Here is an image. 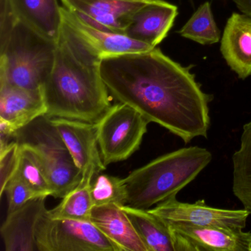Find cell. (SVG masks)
<instances>
[{
  "label": "cell",
  "instance_id": "cell-1",
  "mask_svg": "<svg viewBox=\"0 0 251 251\" xmlns=\"http://www.w3.org/2000/svg\"><path fill=\"white\" fill-rule=\"evenodd\" d=\"M155 48L146 52L106 57L102 80L110 95L189 143L207 137L211 95L202 92L190 72Z\"/></svg>",
  "mask_w": 251,
  "mask_h": 251
},
{
  "label": "cell",
  "instance_id": "cell-2",
  "mask_svg": "<svg viewBox=\"0 0 251 251\" xmlns=\"http://www.w3.org/2000/svg\"><path fill=\"white\" fill-rule=\"evenodd\" d=\"M55 45L53 67L42 88L46 115L96 124L111 107L102 57L64 22Z\"/></svg>",
  "mask_w": 251,
  "mask_h": 251
},
{
  "label": "cell",
  "instance_id": "cell-3",
  "mask_svg": "<svg viewBox=\"0 0 251 251\" xmlns=\"http://www.w3.org/2000/svg\"><path fill=\"white\" fill-rule=\"evenodd\" d=\"M208 150L181 148L132 171L124 182L129 206L148 210L172 197L192 181L211 162Z\"/></svg>",
  "mask_w": 251,
  "mask_h": 251
},
{
  "label": "cell",
  "instance_id": "cell-4",
  "mask_svg": "<svg viewBox=\"0 0 251 251\" xmlns=\"http://www.w3.org/2000/svg\"><path fill=\"white\" fill-rule=\"evenodd\" d=\"M55 47L18 20L0 42V86L42 89L53 67Z\"/></svg>",
  "mask_w": 251,
  "mask_h": 251
},
{
  "label": "cell",
  "instance_id": "cell-5",
  "mask_svg": "<svg viewBox=\"0 0 251 251\" xmlns=\"http://www.w3.org/2000/svg\"><path fill=\"white\" fill-rule=\"evenodd\" d=\"M14 139L36 154L49 180L52 197L63 198L80 184L81 173L50 117H38L17 130Z\"/></svg>",
  "mask_w": 251,
  "mask_h": 251
},
{
  "label": "cell",
  "instance_id": "cell-6",
  "mask_svg": "<svg viewBox=\"0 0 251 251\" xmlns=\"http://www.w3.org/2000/svg\"><path fill=\"white\" fill-rule=\"evenodd\" d=\"M151 122L127 104L111 105L96 123L101 157L105 166L130 158L140 148Z\"/></svg>",
  "mask_w": 251,
  "mask_h": 251
},
{
  "label": "cell",
  "instance_id": "cell-7",
  "mask_svg": "<svg viewBox=\"0 0 251 251\" xmlns=\"http://www.w3.org/2000/svg\"><path fill=\"white\" fill-rule=\"evenodd\" d=\"M48 209L36 225L39 251H117L114 244L90 221L54 219Z\"/></svg>",
  "mask_w": 251,
  "mask_h": 251
},
{
  "label": "cell",
  "instance_id": "cell-8",
  "mask_svg": "<svg viewBox=\"0 0 251 251\" xmlns=\"http://www.w3.org/2000/svg\"><path fill=\"white\" fill-rule=\"evenodd\" d=\"M167 225L175 251H251V233L242 228L201 227L183 223Z\"/></svg>",
  "mask_w": 251,
  "mask_h": 251
},
{
  "label": "cell",
  "instance_id": "cell-9",
  "mask_svg": "<svg viewBox=\"0 0 251 251\" xmlns=\"http://www.w3.org/2000/svg\"><path fill=\"white\" fill-rule=\"evenodd\" d=\"M148 210L167 224L183 223L201 227L216 226L243 229L250 215L245 209H222L208 206L203 200L195 203L180 202L176 199V196L162 201L155 208Z\"/></svg>",
  "mask_w": 251,
  "mask_h": 251
},
{
  "label": "cell",
  "instance_id": "cell-10",
  "mask_svg": "<svg viewBox=\"0 0 251 251\" xmlns=\"http://www.w3.org/2000/svg\"><path fill=\"white\" fill-rule=\"evenodd\" d=\"M51 121L81 173V182H92L106 170L98 145L96 124L64 118H51Z\"/></svg>",
  "mask_w": 251,
  "mask_h": 251
},
{
  "label": "cell",
  "instance_id": "cell-11",
  "mask_svg": "<svg viewBox=\"0 0 251 251\" xmlns=\"http://www.w3.org/2000/svg\"><path fill=\"white\" fill-rule=\"evenodd\" d=\"M150 0H61L64 7L98 28L124 33Z\"/></svg>",
  "mask_w": 251,
  "mask_h": 251
},
{
  "label": "cell",
  "instance_id": "cell-12",
  "mask_svg": "<svg viewBox=\"0 0 251 251\" xmlns=\"http://www.w3.org/2000/svg\"><path fill=\"white\" fill-rule=\"evenodd\" d=\"M61 11L63 21L90 44L102 58L146 52L155 48L124 33L98 28L65 7H61Z\"/></svg>",
  "mask_w": 251,
  "mask_h": 251
},
{
  "label": "cell",
  "instance_id": "cell-13",
  "mask_svg": "<svg viewBox=\"0 0 251 251\" xmlns=\"http://www.w3.org/2000/svg\"><path fill=\"white\" fill-rule=\"evenodd\" d=\"M177 14L176 5L164 0H150L133 16L126 34L156 48L167 37Z\"/></svg>",
  "mask_w": 251,
  "mask_h": 251
},
{
  "label": "cell",
  "instance_id": "cell-14",
  "mask_svg": "<svg viewBox=\"0 0 251 251\" xmlns=\"http://www.w3.org/2000/svg\"><path fill=\"white\" fill-rule=\"evenodd\" d=\"M45 201L46 198L32 200L17 211L8 214L0 230L5 251H38L36 225L47 210Z\"/></svg>",
  "mask_w": 251,
  "mask_h": 251
},
{
  "label": "cell",
  "instance_id": "cell-15",
  "mask_svg": "<svg viewBox=\"0 0 251 251\" xmlns=\"http://www.w3.org/2000/svg\"><path fill=\"white\" fill-rule=\"evenodd\" d=\"M46 113L42 89L0 86V119L7 122L15 131Z\"/></svg>",
  "mask_w": 251,
  "mask_h": 251
},
{
  "label": "cell",
  "instance_id": "cell-16",
  "mask_svg": "<svg viewBox=\"0 0 251 251\" xmlns=\"http://www.w3.org/2000/svg\"><path fill=\"white\" fill-rule=\"evenodd\" d=\"M90 222L114 244L117 251H148L120 205L94 206Z\"/></svg>",
  "mask_w": 251,
  "mask_h": 251
},
{
  "label": "cell",
  "instance_id": "cell-17",
  "mask_svg": "<svg viewBox=\"0 0 251 251\" xmlns=\"http://www.w3.org/2000/svg\"><path fill=\"white\" fill-rule=\"evenodd\" d=\"M221 52L240 78L251 75V17L236 13L230 16L222 38Z\"/></svg>",
  "mask_w": 251,
  "mask_h": 251
},
{
  "label": "cell",
  "instance_id": "cell-18",
  "mask_svg": "<svg viewBox=\"0 0 251 251\" xmlns=\"http://www.w3.org/2000/svg\"><path fill=\"white\" fill-rule=\"evenodd\" d=\"M11 2L20 21L56 42L64 23L58 0H11Z\"/></svg>",
  "mask_w": 251,
  "mask_h": 251
},
{
  "label": "cell",
  "instance_id": "cell-19",
  "mask_svg": "<svg viewBox=\"0 0 251 251\" xmlns=\"http://www.w3.org/2000/svg\"><path fill=\"white\" fill-rule=\"evenodd\" d=\"M148 251H175L173 236L168 226L150 212L127 205H121Z\"/></svg>",
  "mask_w": 251,
  "mask_h": 251
},
{
  "label": "cell",
  "instance_id": "cell-20",
  "mask_svg": "<svg viewBox=\"0 0 251 251\" xmlns=\"http://www.w3.org/2000/svg\"><path fill=\"white\" fill-rule=\"evenodd\" d=\"M232 161L233 194L251 214V121L244 126L240 148Z\"/></svg>",
  "mask_w": 251,
  "mask_h": 251
},
{
  "label": "cell",
  "instance_id": "cell-21",
  "mask_svg": "<svg viewBox=\"0 0 251 251\" xmlns=\"http://www.w3.org/2000/svg\"><path fill=\"white\" fill-rule=\"evenodd\" d=\"M91 183L80 182L77 187L62 198L57 206L48 210V215L54 219L90 221L92 208L95 206L91 196Z\"/></svg>",
  "mask_w": 251,
  "mask_h": 251
},
{
  "label": "cell",
  "instance_id": "cell-22",
  "mask_svg": "<svg viewBox=\"0 0 251 251\" xmlns=\"http://www.w3.org/2000/svg\"><path fill=\"white\" fill-rule=\"evenodd\" d=\"M179 33L201 45H212L220 41V30L214 21L209 2H205L198 8Z\"/></svg>",
  "mask_w": 251,
  "mask_h": 251
},
{
  "label": "cell",
  "instance_id": "cell-23",
  "mask_svg": "<svg viewBox=\"0 0 251 251\" xmlns=\"http://www.w3.org/2000/svg\"><path fill=\"white\" fill-rule=\"evenodd\" d=\"M19 148L20 159L16 173L40 198L52 196V189L49 180L36 154L27 147L19 145Z\"/></svg>",
  "mask_w": 251,
  "mask_h": 251
},
{
  "label": "cell",
  "instance_id": "cell-24",
  "mask_svg": "<svg viewBox=\"0 0 251 251\" xmlns=\"http://www.w3.org/2000/svg\"><path fill=\"white\" fill-rule=\"evenodd\" d=\"M91 196L95 206L126 205L127 195L124 179L100 173L91 183Z\"/></svg>",
  "mask_w": 251,
  "mask_h": 251
},
{
  "label": "cell",
  "instance_id": "cell-25",
  "mask_svg": "<svg viewBox=\"0 0 251 251\" xmlns=\"http://www.w3.org/2000/svg\"><path fill=\"white\" fill-rule=\"evenodd\" d=\"M4 193L8 198V214L17 211L29 201L40 198L17 173L7 183Z\"/></svg>",
  "mask_w": 251,
  "mask_h": 251
},
{
  "label": "cell",
  "instance_id": "cell-26",
  "mask_svg": "<svg viewBox=\"0 0 251 251\" xmlns=\"http://www.w3.org/2000/svg\"><path fill=\"white\" fill-rule=\"evenodd\" d=\"M0 195L2 197L5 186L17 172L20 159V148L15 140L8 143H0Z\"/></svg>",
  "mask_w": 251,
  "mask_h": 251
},
{
  "label": "cell",
  "instance_id": "cell-27",
  "mask_svg": "<svg viewBox=\"0 0 251 251\" xmlns=\"http://www.w3.org/2000/svg\"><path fill=\"white\" fill-rule=\"evenodd\" d=\"M241 12L251 17V0H233Z\"/></svg>",
  "mask_w": 251,
  "mask_h": 251
}]
</instances>
